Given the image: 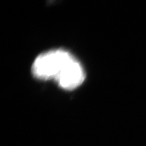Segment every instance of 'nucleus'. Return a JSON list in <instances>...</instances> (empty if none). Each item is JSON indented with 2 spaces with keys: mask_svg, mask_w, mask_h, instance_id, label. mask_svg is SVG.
Here are the masks:
<instances>
[{
  "mask_svg": "<svg viewBox=\"0 0 146 146\" xmlns=\"http://www.w3.org/2000/svg\"><path fill=\"white\" fill-rule=\"evenodd\" d=\"M85 78V74L83 67L74 58L56 81L62 88L72 90L79 87L83 83Z\"/></svg>",
  "mask_w": 146,
  "mask_h": 146,
  "instance_id": "nucleus-2",
  "label": "nucleus"
},
{
  "mask_svg": "<svg viewBox=\"0 0 146 146\" xmlns=\"http://www.w3.org/2000/svg\"><path fill=\"white\" fill-rule=\"evenodd\" d=\"M74 58L70 53L64 50L43 53L35 60L33 74L39 79L56 81Z\"/></svg>",
  "mask_w": 146,
  "mask_h": 146,
  "instance_id": "nucleus-1",
  "label": "nucleus"
}]
</instances>
